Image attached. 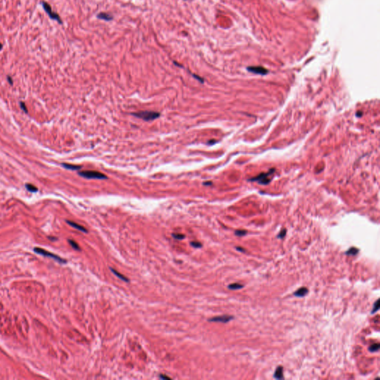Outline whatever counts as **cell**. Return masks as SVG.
<instances>
[{
  "mask_svg": "<svg viewBox=\"0 0 380 380\" xmlns=\"http://www.w3.org/2000/svg\"><path fill=\"white\" fill-rule=\"evenodd\" d=\"M132 115L135 117L143 119V120H145V121L153 120L160 117V113L155 112V111H140V112L137 113H133Z\"/></svg>",
  "mask_w": 380,
  "mask_h": 380,
  "instance_id": "cell-1",
  "label": "cell"
},
{
  "mask_svg": "<svg viewBox=\"0 0 380 380\" xmlns=\"http://www.w3.org/2000/svg\"><path fill=\"white\" fill-rule=\"evenodd\" d=\"M274 171L275 169H271L268 172L261 173V174L258 175V176L255 177V178H253L250 179V180H251V181L258 182L259 184H267L268 183H269L270 180H271L272 175H273V173L274 172Z\"/></svg>",
  "mask_w": 380,
  "mask_h": 380,
  "instance_id": "cell-2",
  "label": "cell"
},
{
  "mask_svg": "<svg viewBox=\"0 0 380 380\" xmlns=\"http://www.w3.org/2000/svg\"><path fill=\"white\" fill-rule=\"evenodd\" d=\"M79 175L81 177H83L85 178L88 179H106L107 177L106 175H104L103 173H100L99 172L95 171H82L79 172Z\"/></svg>",
  "mask_w": 380,
  "mask_h": 380,
  "instance_id": "cell-3",
  "label": "cell"
},
{
  "mask_svg": "<svg viewBox=\"0 0 380 380\" xmlns=\"http://www.w3.org/2000/svg\"><path fill=\"white\" fill-rule=\"evenodd\" d=\"M34 251L35 253H38V254L42 255H43V256L49 257V258H53V259H54V260H56V261H57L58 262H60V263H63V264L66 263V261L64 260L63 258H60V257H59L58 255H55V254H53V253H50V252L46 251V250H45L44 249H42V248L35 247L34 249Z\"/></svg>",
  "mask_w": 380,
  "mask_h": 380,
  "instance_id": "cell-4",
  "label": "cell"
},
{
  "mask_svg": "<svg viewBox=\"0 0 380 380\" xmlns=\"http://www.w3.org/2000/svg\"><path fill=\"white\" fill-rule=\"evenodd\" d=\"M42 7H43L44 10L46 11V12L48 13V15L49 16L50 18L52 19L56 20V21H57V22H58L60 24L62 23V20H61V18H60V16H59L57 13H55V12H53V11H52L51 7L50 6L49 4L47 3V2H42Z\"/></svg>",
  "mask_w": 380,
  "mask_h": 380,
  "instance_id": "cell-5",
  "label": "cell"
},
{
  "mask_svg": "<svg viewBox=\"0 0 380 380\" xmlns=\"http://www.w3.org/2000/svg\"><path fill=\"white\" fill-rule=\"evenodd\" d=\"M247 70L250 72L261 75H265L268 73V70L266 69L265 68L261 67V66H250V67L247 68Z\"/></svg>",
  "mask_w": 380,
  "mask_h": 380,
  "instance_id": "cell-6",
  "label": "cell"
},
{
  "mask_svg": "<svg viewBox=\"0 0 380 380\" xmlns=\"http://www.w3.org/2000/svg\"><path fill=\"white\" fill-rule=\"evenodd\" d=\"M232 319H233V316H221L213 317V318H209V322L227 323V322H229V321H231Z\"/></svg>",
  "mask_w": 380,
  "mask_h": 380,
  "instance_id": "cell-7",
  "label": "cell"
},
{
  "mask_svg": "<svg viewBox=\"0 0 380 380\" xmlns=\"http://www.w3.org/2000/svg\"><path fill=\"white\" fill-rule=\"evenodd\" d=\"M97 17L99 19H102L104 20V21H107V22L111 21L113 18H114L112 15L110 14V13H106V12H101V13H98V14L97 15Z\"/></svg>",
  "mask_w": 380,
  "mask_h": 380,
  "instance_id": "cell-8",
  "label": "cell"
},
{
  "mask_svg": "<svg viewBox=\"0 0 380 380\" xmlns=\"http://www.w3.org/2000/svg\"><path fill=\"white\" fill-rule=\"evenodd\" d=\"M308 293V289L306 288H301L297 290L293 295L296 297H304Z\"/></svg>",
  "mask_w": 380,
  "mask_h": 380,
  "instance_id": "cell-9",
  "label": "cell"
},
{
  "mask_svg": "<svg viewBox=\"0 0 380 380\" xmlns=\"http://www.w3.org/2000/svg\"><path fill=\"white\" fill-rule=\"evenodd\" d=\"M67 223L69 224V225H71V227H74L75 229L80 230V231L83 232V233H87V229H86V228H84L83 227H82V226L79 225V224H77L76 223H74V222L73 221H70V220H67Z\"/></svg>",
  "mask_w": 380,
  "mask_h": 380,
  "instance_id": "cell-10",
  "label": "cell"
},
{
  "mask_svg": "<svg viewBox=\"0 0 380 380\" xmlns=\"http://www.w3.org/2000/svg\"><path fill=\"white\" fill-rule=\"evenodd\" d=\"M274 377L277 379H283V367L281 366H278L277 367L276 370H275V372Z\"/></svg>",
  "mask_w": 380,
  "mask_h": 380,
  "instance_id": "cell-11",
  "label": "cell"
},
{
  "mask_svg": "<svg viewBox=\"0 0 380 380\" xmlns=\"http://www.w3.org/2000/svg\"><path fill=\"white\" fill-rule=\"evenodd\" d=\"M62 165L63 167H65L67 169H70V170H78V169H81V166H80L71 165V164H62Z\"/></svg>",
  "mask_w": 380,
  "mask_h": 380,
  "instance_id": "cell-12",
  "label": "cell"
},
{
  "mask_svg": "<svg viewBox=\"0 0 380 380\" xmlns=\"http://www.w3.org/2000/svg\"><path fill=\"white\" fill-rule=\"evenodd\" d=\"M111 272H112V273L115 275H117V276L119 278H120V279H121V280L124 281H126V282H128V281H129V279H128V278H126V277H125V276H124V275H123L122 274H120V273H119L118 272L116 271V270H115V269H112V268H111Z\"/></svg>",
  "mask_w": 380,
  "mask_h": 380,
  "instance_id": "cell-13",
  "label": "cell"
},
{
  "mask_svg": "<svg viewBox=\"0 0 380 380\" xmlns=\"http://www.w3.org/2000/svg\"><path fill=\"white\" fill-rule=\"evenodd\" d=\"M244 288V285H242V284H237V283H235V284H229V285L228 286V288H229V289L233 290L241 289V288Z\"/></svg>",
  "mask_w": 380,
  "mask_h": 380,
  "instance_id": "cell-14",
  "label": "cell"
},
{
  "mask_svg": "<svg viewBox=\"0 0 380 380\" xmlns=\"http://www.w3.org/2000/svg\"><path fill=\"white\" fill-rule=\"evenodd\" d=\"M359 253V249L355 247H351V249H349L346 252V254L348 255H356L358 254Z\"/></svg>",
  "mask_w": 380,
  "mask_h": 380,
  "instance_id": "cell-15",
  "label": "cell"
},
{
  "mask_svg": "<svg viewBox=\"0 0 380 380\" xmlns=\"http://www.w3.org/2000/svg\"><path fill=\"white\" fill-rule=\"evenodd\" d=\"M25 186H26V188H27V190L31 192H36L38 191V189H37V188H36L35 186L32 185V184H26Z\"/></svg>",
  "mask_w": 380,
  "mask_h": 380,
  "instance_id": "cell-16",
  "label": "cell"
},
{
  "mask_svg": "<svg viewBox=\"0 0 380 380\" xmlns=\"http://www.w3.org/2000/svg\"><path fill=\"white\" fill-rule=\"evenodd\" d=\"M379 349V344H373L368 348L369 351L371 352H377Z\"/></svg>",
  "mask_w": 380,
  "mask_h": 380,
  "instance_id": "cell-17",
  "label": "cell"
},
{
  "mask_svg": "<svg viewBox=\"0 0 380 380\" xmlns=\"http://www.w3.org/2000/svg\"><path fill=\"white\" fill-rule=\"evenodd\" d=\"M379 308V299H378V300H377V302L374 303V305H373V310L371 311V313L373 314V313H376L377 311H378Z\"/></svg>",
  "mask_w": 380,
  "mask_h": 380,
  "instance_id": "cell-18",
  "label": "cell"
},
{
  "mask_svg": "<svg viewBox=\"0 0 380 380\" xmlns=\"http://www.w3.org/2000/svg\"><path fill=\"white\" fill-rule=\"evenodd\" d=\"M68 242H69V244H71V246L74 249H76V250H80V247H79L78 244H76V242L72 240H68Z\"/></svg>",
  "mask_w": 380,
  "mask_h": 380,
  "instance_id": "cell-19",
  "label": "cell"
},
{
  "mask_svg": "<svg viewBox=\"0 0 380 380\" xmlns=\"http://www.w3.org/2000/svg\"><path fill=\"white\" fill-rule=\"evenodd\" d=\"M235 234L238 235V236H244V235L247 234V231H245V230H236Z\"/></svg>",
  "mask_w": 380,
  "mask_h": 380,
  "instance_id": "cell-20",
  "label": "cell"
},
{
  "mask_svg": "<svg viewBox=\"0 0 380 380\" xmlns=\"http://www.w3.org/2000/svg\"><path fill=\"white\" fill-rule=\"evenodd\" d=\"M172 236L176 239H179V240L184 239L185 238V235H182V234H172Z\"/></svg>",
  "mask_w": 380,
  "mask_h": 380,
  "instance_id": "cell-21",
  "label": "cell"
},
{
  "mask_svg": "<svg viewBox=\"0 0 380 380\" xmlns=\"http://www.w3.org/2000/svg\"><path fill=\"white\" fill-rule=\"evenodd\" d=\"M191 245L192 246V247H195V248H199V247H202V244H200V242H196V241L192 242Z\"/></svg>",
  "mask_w": 380,
  "mask_h": 380,
  "instance_id": "cell-22",
  "label": "cell"
},
{
  "mask_svg": "<svg viewBox=\"0 0 380 380\" xmlns=\"http://www.w3.org/2000/svg\"><path fill=\"white\" fill-rule=\"evenodd\" d=\"M286 233H287V230H286V229H283V230H281V233L278 234V238H284V236L286 235Z\"/></svg>",
  "mask_w": 380,
  "mask_h": 380,
  "instance_id": "cell-23",
  "label": "cell"
},
{
  "mask_svg": "<svg viewBox=\"0 0 380 380\" xmlns=\"http://www.w3.org/2000/svg\"><path fill=\"white\" fill-rule=\"evenodd\" d=\"M20 106H21V108H22V109L24 111H25V112H26V113L27 112V108H26V106H25V104L24 103H21Z\"/></svg>",
  "mask_w": 380,
  "mask_h": 380,
  "instance_id": "cell-24",
  "label": "cell"
},
{
  "mask_svg": "<svg viewBox=\"0 0 380 380\" xmlns=\"http://www.w3.org/2000/svg\"><path fill=\"white\" fill-rule=\"evenodd\" d=\"M160 377L161 379H171V378H169V377H166V376H165V375H160Z\"/></svg>",
  "mask_w": 380,
  "mask_h": 380,
  "instance_id": "cell-25",
  "label": "cell"
},
{
  "mask_svg": "<svg viewBox=\"0 0 380 380\" xmlns=\"http://www.w3.org/2000/svg\"><path fill=\"white\" fill-rule=\"evenodd\" d=\"M7 80H8V82H9L11 85H13V80H12L11 76H7Z\"/></svg>",
  "mask_w": 380,
  "mask_h": 380,
  "instance_id": "cell-26",
  "label": "cell"
},
{
  "mask_svg": "<svg viewBox=\"0 0 380 380\" xmlns=\"http://www.w3.org/2000/svg\"><path fill=\"white\" fill-rule=\"evenodd\" d=\"M236 249H237V250H238V251L244 252V249H243V248H241V247H236Z\"/></svg>",
  "mask_w": 380,
  "mask_h": 380,
  "instance_id": "cell-27",
  "label": "cell"
},
{
  "mask_svg": "<svg viewBox=\"0 0 380 380\" xmlns=\"http://www.w3.org/2000/svg\"><path fill=\"white\" fill-rule=\"evenodd\" d=\"M2 44H1V43H0V51H1V50H2Z\"/></svg>",
  "mask_w": 380,
  "mask_h": 380,
  "instance_id": "cell-28",
  "label": "cell"
}]
</instances>
